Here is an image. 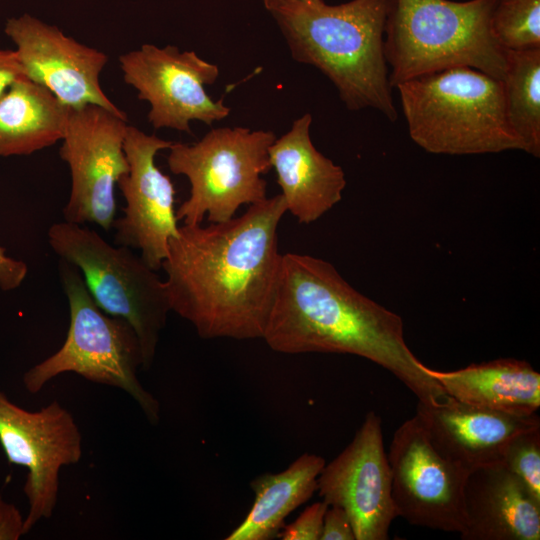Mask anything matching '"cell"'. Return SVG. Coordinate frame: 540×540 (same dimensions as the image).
<instances>
[{"label": "cell", "mask_w": 540, "mask_h": 540, "mask_svg": "<svg viewBox=\"0 0 540 540\" xmlns=\"http://www.w3.org/2000/svg\"><path fill=\"white\" fill-rule=\"evenodd\" d=\"M281 194L239 217L179 226L161 268L171 311L203 339L263 338L279 282Z\"/></svg>", "instance_id": "1"}, {"label": "cell", "mask_w": 540, "mask_h": 540, "mask_svg": "<svg viewBox=\"0 0 540 540\" xmlns=\"http://www.w3.org/2000/svg\"><path fill=\"white\" fill-rule=\"evenodd\" d=\"M0 444L10 464L27 469L25 535L53 515L60 470L80 461L82 436L72 414L57 400L28 411L0 390Z\"/></svg>", "instance_id": "10"}, {"label": "cell", "mask_w": 540, "mask_h": 540, "mask_svg": "<svg viewBox=\"0 0 540 540\" xmlns=\"http://www.w3.org/2000/svg\"><path fill=\"white\" fill-rule=\"evenodd\" d=\"M24 535V518L17 507L0 496V540H18Z\"/></svg>", "instance_id": "28"}, {"label": "cell", "mask_w": 540, "mask_h": 540, "mask_svg": "<svg viewBox=\"0 0 540 540\" xmlns=\"http://www.w3.org/2000/svg\"><path fill=\"white\" fill-rule=\"evenodd\" d=\"M311 123V114L302 115L268 151L286 210L303 224L315 222L340 202L346 187L343 169L314 146Z\"/></svg>", "instance_id": "17"}, {"label": "cell", "mask_w": 540, "mask_h": 540, "mask_svg": "<svg viewBox=\"0 0 540 540\" xmlns=\"http://www.w3.org/2000/svg\"><path fill=\"white\" fill-rule=\"evenodd\" d=\"M392 0L339 5L296 2L273 11L294 60L319 69L349 110L372 108L398 117L384 54Z\"/></svg>", "instance_id": "3"}, {"label": "cell", "mask_w": 540, "mask_h": 540, "mask_svg": "<svg viewBox=\"0 0 540 540\" xmlns=\"http://www.w3.org/2000/svg\"><path fill=\"white\" fill-rule=\"evenodd\" d=\"M323 457L304 453L279 473H264L251 482L253 504L225 540H270L283 528L286 517L317 491Z\"/></svg>", "instance_id": "21"}, {"label": "cell", "mask_w": 540, "mask_h": 540, "mask_svg": "<svg viewBox=\"0 0 540 540\" xmlns=\"http://www.w3.org/2000/svg\"><path fill=\"white\" fill-rule=\"evenodd\" d=\"M491 30L506 51L540 48V0H497Z\"/></svg>", "instance_id": "23"}, {"label": "cell", "mask_w": 540, "mask_h": 540, "mask_svg": "<svg viewBox=\"0 0 540 540\" xmlns=\"http://www.w3.org/2000/svg\"><path fill=\"white\" fill-rule=\"evenodd\" d=\"M328 507L323 500L307 506L294 522L284 525L277 536L283 540H320Z\"/></svg>", "instance_id": "25"}, {"label": "cell", "mask_w": 540, "mask_h": 540, "mask_svg": "<svg viewBox=\"0 0 540 540\" xmlns=\"http://www.w3.org/2000/svg\"><path fill=\"white\" fill-rule=\"evenodd\" d=\"M28 273L25 262L12 258L0 246V288L3 291L14 290L23 283Z\"/></svg>", "instance_id": "27"}, {"label": "cell", "mask_w": 540, "mask_h": 540, "mask_svg": "<svg viewBox=\"0 0 540 540\" xmlns=\"http://www.w3.org/2000/svg\"><path fill=\"white\" fill-rule=\"evenodd\" d=\"M396 88L410 138L429 153L525 152L507 120L499 79L461 66L411 78Z\"/></svg>", "instance_id": "4"}, {"label": "cell", "mask_w": 540, "mask_h": 540, "mask_svg": "<svg viewBox=\"0 0 540 540\" xmlns=\"http://www.w3.org/2000/svg\"><path fill=\"white\" fill-rule=\"evenodd\" d=\"M507 120L525 146L540 156V48L508 50L503 79Z\"/></svg>", "instance_id": "22"}, {"label": "cell", "mask_w": 540, "mask_h": 540, "mask_svg": "<svg viewBox=\"0 0 540 540\" xmlns=\"http://www.w3.org/2000/svg\"><path fill=\"white\" fill-rule=\"evenodd\" d=\"M463 540H539L540 502L500 462L469 472Z\"/></svg>", "instance_id": "18"}, {"label": "cell", "mask_w": 540, "mask_h": 540, "mask_svg": "<svg viewBox=\"0 0 540 540\" xmlns=\"http://www.w3.org/2000/svg\"><path fill=\"white\" fill-rule=\"evenodd\" d=\"M322 0H263L264 6L266 9L272 13L273 11L282 8L284 6L296 3V2H305V3H315Z\"/></svg>", "instance_id": "30"}, {"label": "cell", "mask_w": 540, "mask_h": 540, "mask_svg": "<svg viewBox=\"0 0 540 540\" xmlns=\"http://www.w3.org/2000/svg\"><path fill=\"white\" fill-rule=\"evenodd\" d=\"M172 144L128 125L124 151L129 171L118 182L125 207L123 216L113 223L114 244L138 250L155 271L161 269L169 241L179 230L175 187L155 163L157 153Z\"/></svg>", "instance_id": "14"}, {"label": "cell", "mask_w": 540, "mask_h": 540, "mask_svg": "<svg viewBox=\"0 0 540 540\" xmlns=\"http://www.w3.org/2000/svg\"><path fill=\"white\" fill-rule=\"evenodd\" d=\"M59 274L70 314L66 339L54 354L24 373V387L36 394L56 376L73 372L124 390L148 421L158 424L159 401L137 378L143 356L136 332L126 320L107 314L95 303L74 265L60 259Z\"/></svg>", "instance_id": "6"}, {"label": "cell", "mask_w": 540, "mask_h": 540, "mask_svg": "<svg viewBox=\"0 0 540 540\" xmlns=\"http://www.w3.org/2000/svg\"><path fill=\"white\" fill-rule=\"evenodd\" d=\"M416 415L436 449L468 471L502 461L519 434L540 428L534 414H516L459 402L449 396L417 404Z\"/></svg>", "instance_id": "16"}, {"label": "cell", "mask_w": 540, "mask_h": 540, "mask_svg": "<svg viewBox=\"0 0 540 540\" xmlns=\"http://www.w3.org/2000/svg\"><path fill=\"white\" fill-rule=\"evenodd\" d=\"M47 237L56 255L80 271L95 303L132 326L142 350V369H150L171 311L164 280L157 271L133 249L111 245L82 224L54 223Z\"/></svg>", "instance_id": "7"}, {"label": "cell", "mask_w": 540, "mask_h": 540, "mask_svg": "<svg viewBox=\"0 0 540 540\" xmlns=\"http://www.w3.org/2000/svg\"><path fill=\"white\" fill-rule=\"evenodd\" d=\"M320 540H356L350 518L342 508L328 507Z\"/></svg>", "instance_id": "26"}, {"label": "cell", "mask_w": 540, "mask_h": 540, "mask_svg": "<svg viewBox=\"0 0 540 540\" xmlns=\"http://www.w3.org/2000/svg\"><path fill=\"white\" fill-rule=\"evenodd\" d=\"M496 1L392 0L384 34L391 86L461 66L502 80L507 51L491 30Z\"/></svg>", "instance_id": "5"}, {"label": "cell", "mask_w": 540, "mask_h": 540, "mask_svg": "<svg viewBox=\"0 0 540 540\" xmlns=\"http://www.w3.org/2000/svg\"><path fill=\"white\" fill-rule=\"evenodd\" d=\"M387 455L397 516L415 526L461 534L470 471L436 449L416 414L396 429Z\"/></svg>", "instance_id": "11"}, {"label": "cell", "mask_w": 540, "mask_h": 540, "mask_svg": "<svg viewBox=\"0 0 540 540\" xmlns=\"http://www.w3.org/2000/svg\"><path fill=\"white\" fill-rule=\"evenodd\" d=\"M381 424L374 411L368 412L349 445L317 478L322 500L348 514L356 540H387L398 517Z\"/></svg>", "instance_id": "13"}, {"label": "cell", "mask_w": 540, "mask_h": 540, "mask_svg": "<svg viewBox=\"0 0 540 540\" xmlns=\"http://www.w3.org/2000/svg\"><path fill=\"white\" fill-rule=\"evenodd\" d=\"M22 76L23 71L15 50L0 49V98Z\"/></svg>", "instance_id": "29"}, {"label": "cell", "mask_w": 540, "mask_h": 540, "mask_svg": "<svg viewBox=\"0 0 540 540\" xmlns=\"http://www.w3.org/2000/svg\"><path fill=\"white\" fill-rule=\"evenodd\" d=\"M70 107L25 76L0 98V156H22L61 141Z\"/></svg>", "instance_id": "20"}, {"label": "cell", "mask_w": 540, "mask_h": 540, "mask_svg": "<svg viewBox=\"0 0 540 540\" xmlns=\"http://www.w3.org/2000/svg\"><path fill=\"white\" fill-rule=\"evenodd\" d=\"M126 114L98 105L70 109L59 150L71 173V191L63 208L64 221L113 227L115 188L129 171L124 151Z\"/></svg>", "instance_id": "9"}, {"label": "cell", "mask_w": 540, "mask_h": 540, "mask_svg": "<svg viewBox=\"0 0 540 540\" xmlns=\"http://www.w3.org/2000/svg\"><path fill=\"white\" fill-rule=\"evenodd\" d=\"M4 32L16 46L23 75L64 105L72 109L98 105L125 114L101 87L100 75L108 62L104 52L27 13L8 19Z\"/></svg>", "instance_id": "15"}, {"label": "cell", "mask_w": 540, "mask_h": 540, "mask_svg": "<svg viewBox=\"0 0 540 540\" xmlns=\"http://www.w3.org/2000/svg\"><path fill=\"white\" fill-rule=\"evenodd\" d=\"M119 63L123 80L149 103L148 120L155 129L191 133V121L211 125L230 113L222 99L214 101L205 89L217 80L218 66L194 51L143 44L122 54Z\"/></svg>", "instance_id": "12"}, {"label": "cell", "mask_w": 540, "mask_h": 540, "mask_svg": "<svg viewBox=\"0 0 540 540\" xmlns=\"http://www.w3.org/2000/svg\"><path fill=\"white\" fill-rule=\"evenodd\" d=\"M501 463L540 502V428L516 436L507 446Z\"/></svg>", "instance_id": "24"}, {"label": "cell", "mask_w": 540, "mask_h": 540, "mask_svg": "<svg viewBox=\"0 0 540 540\" xmlns=\"http://www.w3.org/2000/svg\"><path fill=\"white\" fill-rule=\"evenodd\" d=\"M447 396L492 410L534 414L540 407V374L530 363L500 358L454 371L423 366Z\"/></svg>", "instance_id": "19"}, {"label": "cell", "mask_w": 540, "mask_h": 540, "mask_svg": "<svg viewBox=\"0 0 540 540\" xmlns=\"http://www.w3.org/2000/svg\"><path fill=\"white\" fill-rule=\"evenodd\" d=\"M276 139L272 131L245 127L210 130L198 142H173L168 149L170 171L184 175L190 183L189 197L176 210L185 225L222 223L235 217L242 205L264 201L271 169L269 147Z\"/></svg>", "instance_id": "8"}, {"label": "cell", "mask_w": 540, "mask_h": 540, "mask_svg": "<svg viewBox=\"0 0 540 540\" xmlns=\"http://www.w3.org/2000/svg\"><path fill=\"white\" fill-rule=\"evenodd\" d=\"M402 318L352 287L329 262L285 253L263 338L286 354H352L399 379L419 403L447 397L404 339Z\"/></svg>", "instance_id": "2"}]
</instances>
